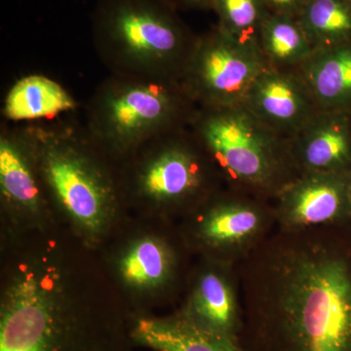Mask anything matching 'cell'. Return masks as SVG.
<instances>
[{"label":"cell","instance_id":"cell-22","mask_svg":"<svg viewBox=\"0 0 351 351\" xmlns=\"http://www.w3.org/2000/svg\"><path fill=\"white\" fill-rule=\"evenodd\" d=\"M270 13L284 14L297 18L308 0H263Z\"/></svg>","mask_w":351,"mask_h":351},{"label":"cell","instance_id":"cell-24","mask_svg":"<svg viewBox=\"0 0 351 351\" xmlns=\"http://www.w3.org/2000/svg\"><path fill=\"white\" fill-rule=\"evenodd\" d=\"M350 214L351 215V188H350Z\"/></svg>","mask_w":351,"mask_h":351},{"label":"cell","instance_id":"cell-15","mask_svg":"<svg viewBox=\"0 0 351 351\" xmlns=\"http://www.w3.org/2000/svg\"><path fill=\"white\" fill-rule=\"evenodd\" d=\"M199 165L193 154L182 147L161 152L145 168L142 176L145 193L156 200L181 199L199 186Z\"/></svg>","mask_w":351,"mask_h":351},{"label":"cell","instance_id":"cell-1","mask_svg":"<svg viewBox=\"0 0 351 351\" xmlns=\"http://www.w3.org/2000/svg\"><path fill=\"white\" fill-rule=\"evenodd\" d=\"M269 313L287 351H351V260L324 244L284 253Z\"/></svg>","mask_w":351,"mask_h":351},{"label":"cell","instance_id":"cell-4","mask_svg":"<svg viewBox=\"0 0 351 351\" xmlns=\"http://www.w3.org/2000/svg\"><path fill=\"white\" fill-rule=\"evenodd\" d=\"M267 68L260 45L219 29L201 44L191 69L201 95L223 108L243 105L252 85Z\"/></svg>","mask_w":351,"mask_h":351},{"label":"cell","instance_id":"cell-16","mask_svg":"<svg viewBox=\"0 0 351 351\" xmlns=\"http://www.w3.org/2000/svg\"><path fill=\"white\" fill-rule=\"evenodd\" d=\"M75 108V101L61 85L44 76L23 78L6 99L5 113L14 120L54 117Z\"/></svg>","mask_w":351,"mask_h":351},{"label":"cell","instance_id":"cell-3","mask_svg":"<svg viewBox=\"0 0 351 351\" xmlns=\"http://www.w3.org/2000/svg\"><path fill=\"white\" fill-rule=\"evenodd\" d=\"M267 129L243 106L221 108L202 127L210 151L232 179L255 186L274 181L279 161Z\"/></svg>","mask_w":351,"mask_h":351},{"label":"cell","instance_id":"cell-11","mask_svg":"<svg viewBox=\"0 0 351 351\" xmlns=\"http://www.w3.org/2000/svg\"><path fill=\"white\" fill-rule=\"evenodd\" d=\"M131 336L138 345L156 351H240L237 341L201 326L184 313L138 318Z\"/></svg>","mask_w":351,"mask_h":351},{"label":"cell","instance_id":"cell-23","mask_svg":"<svg viewBox=\"0 0 351 351\" xmlns=\"http://www.w3.org/2000/svg\"><path fill=\"white\" fill-rule=\"evenodd\" d=\"M188 1L195 4H211V5L213 3V0H188Z\"/></svg>","mask_w":351,"mask_h":351},{"label":"cell","instance_id":"cell-18","mask_svg":"<svg viewBox=\"0 0 351 351\" xmlns=\"http://www.w3.org/2000/svg\"><path fill=\"white\" fill-rule=\"evenodd\" d=\"M263 55L276 66L304 64L313 54V46L292 16L270 13L260 34Z\"/></svg>","mask_w":351,"mask_h":351},{"label":"cell","instance_id":"cell-12","mask_svg":"<svg viewBox=\"0 0 351 351\" xmlns=\"http://www.w3.org/2000/svg\"><path fill=\"white\" fill-rule=\"evenodd\" d=\"M302 64L304 82L321 110L351 112V43L315 50Z\"/></svg>","mask_w":351,"mask_h":351},{"label":"cell","instance_id":"cell-5","mask_svg":"<svg viewBox=\"0 0 351 351\" xmlns=\"http://www.w3.org/2000/svg\"><path fill=\"white\" fill-rule=\"evenodd\" d=\"M105 21L106 29L114 45L138 64L167 63L181 49V31L175 21L147 0L117 2Z\"/></svg>","mask_w":351,"mask_h":351},{"label":"cell","instance_id":"cell-8","mask_svg":"<svg viewBox=\"0 0 351 351\" xmlns=\"http://www.w3.org/2000/svg\"><path fill=\"white\" fill-rule=\"evenodd\" d=\"M313 101L304 80L267 68L242 106L269 131L299 132L314 117Z\"/></svg>","mask_w":351,"mask_h":351},{"label":"cell","instance_id":"cell-9","mask_svg":"<svg viewBox=\"0 0 351 351\" xmlns=\"http://www.w3.org/2000/svg\"><path fill=\"white\" fill-rule=\"evenodd\" d=\"M172 97L154 84L129 85L108 97L104 107L106 133L121 144H130L156 130L173 112Z\"/></svg>","mask_w":351,"mask_h":351},{"label":"cell","instance_id":"cell-6","mask_svg":"<svg viewBox=\"0 0 351 351\" xmlns=\"http://www.w3.org/2000/svg\"><path fill=\"white\" fill-rule=\"evenodd\" d=\"M44 168L51 188L69 215L90 230L100 228L107 211L108 191L89 163L71 147L52 145L46 152Z\"/></svg>","mask_w":351,"mask_h":351},{"label":"cell","instance_id":"cell-20","mask_svg":"<svg viewBox=\"0 0 351 351\" xmlns=\"http://www.w3.org/2000/svg\"><path fill=\"white\" fill-rule=\"evenodd\" d=\"M0 182L4 195L27 208L38 205L39 191L19 147L8 140L0 144Z\"/></svg>","mask_w":351,"mask_h":351},{"label":"cell","instance_id":"cell-7","mask_svg":"<svg viewBox=\"0 0 351 351\" xmlns=\"http://www.w3.org/2000/svg\"><path fill=\"white\" fill-rule=\"evenodd\" d=\"M350 188L351 172L307 173L283 189L279 219L292 230L334 223L350 214Z\"/></svg>","mask_w":351,"mask_h":351},{"label":"cell","instance_id":"cell-14","mask_svg":"<svg viewBox=\"0 0 351 351\" xmlns=\"http://www.w3.org/2000/svg\"><path fill=\"white\" fill-rule=\"evenodd\" d=\"M184 314L201 326L237 341L239 324L237 298L223 274L208 271L200 277Z\"/></svg>","mask_w":351,"mask_h":351},{"label":"cell","instance_id":"cell-10","mask_svg":"<svg viewBox=\"0 0 351 351\" xmlns=\"http://www.w3.org/2000/svg\"><path fill=\"white\" fill-rule=\"evenodd\" d=\"M295 156L307 173L351 172V112L314 115L298 132Z\"/></svg>","mask_w":351,"mask_h":351},{"label":"cell","instance_id":"cell-13","mask_svg":"<svg viewBox=\"0 0 351 351\" xmlns=\"http://www.w3.org/2000/svg\"><path fill=\"white\" fill-rule=\"evenodd\" d=\"M265 218L257 207L243 202L219 205L200 226L205 243L221 251L245 250L262 232Z\"/></svg>","mask_w":351,"mask_h":351},{"label":"cell","instance_id":"cell-19","mask_svg":"<svg viewBox=\"0 0 351 351\" xmlns=\"http://www.w3.org/2000/svg\"><path fill=\"white\" fill-rule=\"evenodd\" d=\"M171 265L169 252L164 245L154 239H144L134 245L124 256L121 272L132 285L149 287L166 280Z\"/></svg>","mask_w":351,"mask_h":351},{"label":"cell","instance_id":"cell-21","mask_svg":"<svg viewBox=\"0 0 351 351\" xmlns=\"http://www.w3.org/2000/svg\"><path fill=\"white\" fill-rule=\"evenodd\" d=\"M212 5L221 29L240 41L260 45L261 29L270 14L263 0H213Z\"/></svg>","mask_w":351,"mask_h":351},{"label":"cell","instance_id":"cell-17","mask_svg":"<svg viewBox=\"0 0 351 351\" xmlns=\"http://www.w3.org/2000/svg\"><path fill=\"white\" fill-rule=\"evenodd\" d=\"M295 19L315 50L351 43V0H308Z\"/></svg>","mask_w":351,"mask_h":351},{"label":"cell","instance_id":"cell-2","mask_svg":"<svg viewBox=\"0 0 351 351\" xmlns=\"http://www.w3.org/2000/svg\"><path fill=\"white\" fill-rule=\"evenodd\" d=\"M0 351H119L108 338L46 299L36 281L15 289L0 321Z\"/></svg>","mask_w":351,"mask_h":351}]
</instances>
